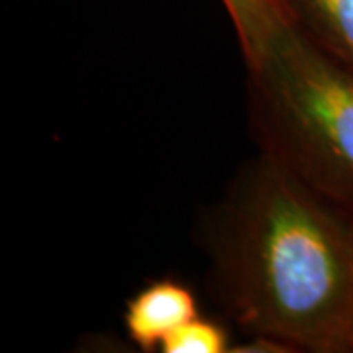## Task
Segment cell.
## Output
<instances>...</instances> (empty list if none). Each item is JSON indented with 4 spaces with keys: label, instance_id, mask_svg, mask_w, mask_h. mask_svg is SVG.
I'll list each match as a JSON object with an SVG mask.
<instances>
[{
    "label": "cell",
    "instance_id": "cell-1",
    "mask_svg": "<svg viewBox=\"0 0 353 353\" xmlns=\"http://www.w3.org/2000/svg\"><path fill=\"white\" fill-rule=\"evenodd\" d=\"M210 292L252 336L352 352L353 214L259 155L206 222Z\"/></svg>",
    "mask_w": 353,
    "mask_h": 353
},
{
    "label": "cell",
    "instance_id": "cell-2",
    "mask_svg": "<svg viewBox=\"0 0 353 353\" xmlns=\"http://www.w3.org/2000/svg\"><path fill=\"white\" fill-rule=\"evenodd\" d=\"M245 65L261 153L353 214V69L290 24Z\"/></svg>",
    "mask_w": 353,
    "mask_h": 353
},
{
    "label": "cell",
    "instance_id": "cell-3",
    "mask_svg": "<svg viewBox=\"0 0 353 353\" xmlns=\"http://www.w3.org/2000/svg\"><path fill=\"white\" fill-rule=\"evenodd\" d=\"M199 316L192 290L173 279H159L138 290L126 304L124 326L130 340L143 352L163 345L169 334Z\"/></svg>",
    "mask_w": 353,
    "mask_h": 353
},
{
    "label": "cell",
    "instance_id": "cell-4",
    "mask_svg": "<svg viewBox=\"0 0 353 353\" xmlns=\"http://www.w3.org/2000/svg\"><path fill=\"white\" fill-rule=\"evenodd\" d=\"M301 36L353 69V0H279Z\"/></svg>",
    "mask_w": 353,
    "mask_h": 353
},
{
    "label": "cell",
    "instance_id": "cell-5",
    "mask_svg": "<svg viewBox=\"0 0 353 353\" xmlns=\"http://www.w3.org/2000/svg\"><path fill=\"white\" fill-rule=\"evenodd\" d=\"M234 22L245 63L289 24L279 6V0H222Z\"/></svg>",
    "mask_w": 353,
    "mask_h": 353
},
{
    "label": "cell",
    "instance_id": "cell-6",
    "mask_svg": "<svg viewBox=\"0 0 353 353\" xmlns=\"http://www.w3.org/2000/svg\"><path fill=\"white\" fill-rule=\"evenodd\" d=\"M163 353H224L232 352L228 330L214 320L192 318L169 334L163 345Z\"/></svg>",
    "mask_w": 353,
    "mask_h": 353
},
{
    "label": "cell",
    "instance_id": "cell-7",
    "mask_svg": "<svg viewBox=\"0 0 353 353\" xmlns=\"http://www.w3.org/2000/svg\"><path fill=\"white\" fill-rule=\"evenodd\" d=\"M350 347H352V352H353V334H352V341H350Z\"/></svg>",
    "mask_w": 353,
    "mask_h": 353
}]
</instances>
